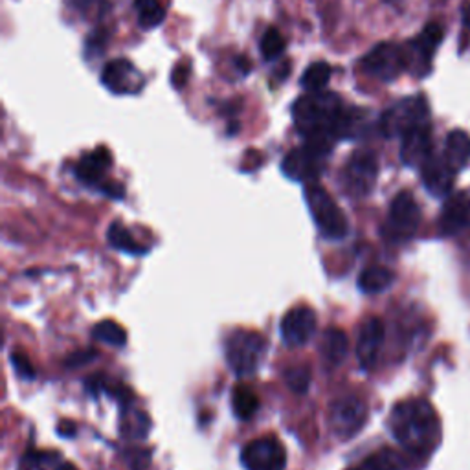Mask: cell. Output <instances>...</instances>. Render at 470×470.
Here are the masks:
<instances>
[{"mask_svg":"<svg viewBox=\"0 0 470 470\" xmlns=\"http://www.w3.org/2000/svg\"><path fill=\"white\" fill-rule=\"evenodd\" d=\"M56 470H79L76 465H72V463H61Z\"/></svg>","mask_w":470,"mask_h":470,"instance_id":"cell-40","label":"cell"},{"mask_svg":"<svg viewBox=\"0 0 470 470\" xmlns=\"http://www.w3.org/2000/svg\"><path fill=\"white\" fill-rule=\"evenodd\" d=\"M97 352L94 349H83V351H76L66 359V366L70 368H79L85 366L88 363H92V359H96Z\"/></svg>","mask_w":470,"mask_h":470,"instance_id":"cell-35","label":"cell"},{"mask_svg":"<svg viewBox=\"0 0 470 470\" xmlns=\"http://www.w3.org/2000/svg\"><path fill=\"white\" fill-rule=\"evenodd\" d=\"M12 366L21 379H36V370H34L32 363L28 361V357H25L23 352H14Z\"/></svg>","mask_w":470,"mask_h":470,"instance_id":"cell-34","label":"cell"},{"mask_svg":"<svg viewBox=\"0 0 470 470\" xmlns=\"http://www.w3.org/2000/svg\"><path fill=\"white\" fill-rule=\"evenodd\" d=\"M124 432L133 437H146L149 430V417L142 412H133L131 417L124 415Z\"/></svg>","mask_w":470,"mask_h":470,"instance_id":"cell-32","label":"cell"},{"mask_svg":"<svg viewBox=\"0 0 470 470\" xmlns=\"http://www.w3.org/2000/svg\"><path fill=\"white\" fill-rule=\"evenodd\" d=\"M241 463L247 470H285L287 452L276 437H258L243 446Z\"/></svg>","mask_w":470,"mask_h":470,"instance_id":"cell-11","label":"cell"},{"mask_svg":"<svg viewBox=\"0 0 470 470\" xmlns=\"http://www.w3.org/2000/svg\"><path fill=\"white\" fill-rule=\"evenodd\" d=\"M404 465L406 461L399 452L384 448V450L373 452L357 466H352L349 470H404Z\"/></svg>","mask_w":470,"mask_h":470,"instance_id":"cell-23","label":"cell"},{"mask_svg":"<svg viewBox=\"0 0 470 470\" xmlns=\"http://www.w3.org/2000/svg\"><path fill=\"white\" fill-rule=\"evenodd\" d=\"M384 343V323L379 318H370L363 323L359 342H357V359L364 372H372L377 366L381 349Z\"/></svg>","mask_w":470,"mask_h":470,"instance_id":"cell-15","label":"cell"},{"mask_svg":"<svg viewBox=\"0 0 470 470\" xmlns=\"http://www.w3.org/2000/svg\"><path fill=\"white\" fill-rule=\"evenodd\" d=\"M444 158L448 160V164L459 171L463 169L468 160H470V137L461 131L455 129L452 133H448L446 142H444Z\"/></svg>","mask_w":470,"mask_h":470,"instance_id":"cell-22","label":"cell"},{"mask_svg":"<svg viewBox=\"0 0 470 470\" xmlns=\"http://www.w3.org/2000/svg\"><path fill=\"white\" fill-rule=\"evenodd\" d=\"M107 238H108V243H110L116 250L131 254V256H142V254H146V249L137 243V240L133 238V235H131L122 224L114 222V224L108 228Z\"/></svg>","mask_w":470,"mask_h":470,"instance_id":"cell-26","label":"cell"},{"mask_svg":"<svg viewBox=\"0 0 470 470\" xmlns=\"http://www.w3.org/2000/svg\"><path fill=\"white\" fill-rule=\"evenodd\" d=\"M285 383L291 392L305 393L311 386V370L307 366H294L285 372Z\"/></svg>","mask_w":470,"mask_h":470,"instance_id":"cell-31","label":"cell"},{"mask_svg":"<svg viewBox=\"0 0 470 470\" xmlns=\"http://www.w3.org/2000/svg\"><path fill=\"white\" fill-rule=\"evenodd\" d=\"M135 10L138 14V23L144 30H153L160 26L166 19L164 8L158 0H135Z\"/></svg>","mask_w":470,"mask_h":470,"instance_id":"cell-28","label":"cell"},{"mask_svg":"<svg viewBox=\"0 0 470 470\" xmlns=\"http://www.w3.org/2000/svg\"><path fill=\"white\" fill-rule=\"evenodd\" d=\"M325 158H327V153L305 144L303 148L292 149L283 158L281 171L291 180L312 184L325 171Z\"/></svg>","mask_w":470,"mask_h":470,"instance_id":"cell-10","label":"cell"},{"mask_svg":"<svg viewBox=\"0 0 470 470\" xmlns=\"http://www.w3.org/2000/svg\"><path fill=\"white\" fill-rule=\"evenodd\" d=\"M388 424L395 441L417 455L432 452L441 434L437 414L424 399L399 403L392 410Z\"/></svg>","mask_w":470,"mask_h":470,"instance_id":"cell-1","label":"cell"},{"mask_svg":"<svg viewBox=\"0 0 470 470\" xmlns=\"http://www.w3.org/2000/svg\"><path fill=\"white\" fill-rule=\"evenodd\" d=\"M57 432L63 437H72V435H76V424L72 421H61L57 426Z\"/></svg>","mask_w":470,"mask_h":470,"instance_id":"cell-38","label":"cell"},{"mask_svg":"<svg viewBox=\"0 0 470 470\" xmlns=\"http://www.w3.org/2000/svg\"><path fill=\"white\" fill-rule=\"evenodd\" d=\"M285 46H287L285 37H283L278 30L271 28V30H267L265 36L261 37L260 52H261V56H263L265 61H274V59H278V57L285 52Z\"/></svg>","mask_w":470,"mask_h":470,"instance_id":"cell-30","label":"cell"},{"mask_svg":"<svg viewBox=\"0 0 470 470\" xmlns=\"http://www.w3.org/2000/svg\"><path fill=\"white\" fill-rule=\"evenodd\" d=\"M107 43H108L107 30L99 28L94 34H90L87 37V41H85V54H87V57L94 59L97 56H101L105 52V48H107Z\"/></svg>","mask_w":470,"mask_h":470,"instance_id":"cell-33","label":"cell"},{"mask_svg":"<svg viewBox=\"0 0 470 470\" xmlns=\"http://www.w3.org/2000/svg\"><path fill=\"white\" fill-rule=\"evenodd\" d=\"M340 110V96L334 92H309L307 96L298 97L292 107V116L294 126L305 138V144L329 155L334 142L332 124Z\"/></svg>","mask_w":470,"mask_h":470,"instance_id":"cell-2","label":"cell"},{"mask_svg":"<svg viewBox=\"0 0 470 470\" xmlns=\"http://www.w3.org/2000/svg\"><path fill=\"white\" fill-rule=\"evenodd\" d=\"M305 202L322 235H325L327 240L345 238L349 231V222L325 188L318 186L316 182L307 184Z\"/></svg>","mask_w":470,"mask_h":470,"instance_id":"cell-4","label":"cell"},{"mask_svg":"<svg viewBox=\"0 0 470 470\" xmlns=\"http://www.w3.org/2000/svg\"><path fill=\"white\" fill-rule=\"evenodd\" d=\"M421 224V209L412 193L401 191L395 195L390 206V215L384 233L392 241L412 240Z\"/></svg>","mask_w":470,"mask_h":470,"instance_id":"cell-8","label":"cell"},{"mask_svg":"<svg viewBox=\"0 0 470 470\" xmlns=\"http://www.w3.org/2000/svg\"><path fill=\"white\" fill-rule=\"evenodd\" d=\"M368 421V406L357 395H343L329 408V428L338 439L355 437Z\"/></svg>","mask_w":470,"mask_h":470,"instance_id":"cell-6","label":"cell"},{"mask_svg":"<svg viewBox=\"0 0 470 470\" xmlns=\"http://www.w3.org/2000/svg\"><path fill=\"white\" fill-rule=\"evenodd\" d=\"M430 108L424 99V96H412L404 97L393 107H390L383 116H381V133L386 138L393 137H403L410 129L428 124L430 122Z\"/></svg>","mask_w":470,"mask_h":470,"instance_id":"cell-5","label":"cell"},{"mask_svg":"<svg viewBox=\"0 0 470 470\" xmlns=\"http://www.w3.org/2000/svg\"><path fill=\"white\" fill-rule=\"evenodd\" d=\"M368 110L364 108H343L338 112L332 124L334 140H352L359 138L366 131Z\"/></svg>","mask_w":470,"mask_h":470,"instance_id":"cell-20","label":"cell"},{"mask_svg":"<svg viewBox=\"0 0 470 470\" xmlns=\"http://www.w3.org/2000/svg\"><path fill=\"white\" fill-rule=\"evenodd\" d=\"M110 166H112L110 151L107 148H97L79 160V164L76 166V175L83 184L96 186V184H101Z\"/></svg>","mask_w":470,"mask_h":470,"instance_id":"cell-19","label":"cell"},{"mask_svg":"<svg viewBox=\"0 0 470 470\" xmlns=\"http://www.w3.org/2000/svg\"><path fill=\"white\" fill-rule=\"evenodd\" d=\"M363 66L381 81H393L406 70L404 50L393 43H381L366 54Z\"/></svg>","mask_w":470,"mask_h":470,"instance_id":"cell-12","label":"cell"},{"mask_svg":"<svg viewBox=\"0 0 470 470\" xmlns=\"http://www.w3.org/2000/svg\"><path fill=\"white\" fill-rule=\"evenodd\" d=\"M94 338L99 340V342H105V343H110V345H116V347H124L128 343V332L126 329L116 323L114 320H103L99 322L94 331H92Z\"/></svg>","mask_w":470,"mask_h":470,"instance_id":"cell-29","label":"cell"},{"mask_svg":"<svg viewBox=\"0 0 470 470\" xmlns=\"http://www.w3.org/2000/svg\"><path fill=\"white\" fill-rule=\"evenodd\" d=\"M331 66L325 61H316L309 65L300 79V85L309 92H322L331 81Z\"/></svg>","mask_w":470,"mask_h":470,"instance_id":"cell-27","label":"cell"},{"mask_svg":"<svg viewBox=\"0 0 470 470\" xmlns=\"http://www.w3.org/2000/svg\"><path fill=\"white\" fill-rule=\"evenodd\" d=\"M231 406H233V414L238 415L241 421H249L260 410V397L249 386L240 384V386L233 388Z\"/></svg>","mask_w":470,"mask_h":470,"instance_id":"cell-25","label":"cell"},{"mask_svg":"<svg viewBox=\"0 0 470 470\" xmlns=\"http://www.w3.org/2000/svg\"><path fill=\"white\" fill-rule=\"evenodd\" d=\"M455 173L457 171L448 164V160L439 155H432L421 166L423 184L435 197H446L452 191Z\"/></svg>","mask_w":470,"mask_h":470,"instance_id":"cell-17","label":"cell"},{"mask_svg":"<svg viewBox=\"0 0 470 470\" xmlns=\"http://www.w3.org/2000/svg\"><path fill=\"white\" fill-rule=\"evenodd\" d=\"M188 77H189V66L186 63H180L173 68V74H171V85L177 88V90H182L188 83Z\"/></svg>","mask_w":470,"mask_h":470,"instance_id":"cell-36","label":"cell"},{"mask_svg":"<svg viewBox=\"0 0 470 470\" xmlns=\"http://www.w3.org/2000/svg\"><path fill=\"white\" fill-rule=\"evenodd\" d=\"M347 351H349V338L342 329H327L322 343H320V352H322V359L329 368H336L340 366L345 357H347Z\"/></svg>","mask_w":470,"mask_h":470,"instance_id":"cell-21","label":"cell"},{"mask_svg":"<svg viewBox=\"0 0 470 470\" xmlns=\"http://www.w3.org/2000/svg\"><path fill=\"white\" fill-rule=\"evenodd\" d=\"M379 177V160L373 151L359 149L352 153L343 169V186L352 197H366L373 191Z\"/></svg>","mask_w":470,"mask_h":470,"instance_id":"cell-7","label":"cell"},{"mask_svg":"<svg viewBox=\"0 0 470 470\" xmlns=\"http://www.w3.org/2000/svg\"><path fill=\"white\" fill-rule=\"evenodd\" d=\"M463 23L466 28H470V6L463 10Z\"/></svg>","mask_w":470,"mask_h":470,"instance_id":"cell-39","label":"cell"},{"mask_svg":"<svg viewBox=\"0 0 470 470\" xmlns=\"http://www.w3.org/2000/svg\"><path fill=\"white\" fill-rule=\"evenodd\" d=\"M395 281V274L386 267H368L359 278V287L366 294H379Z\"/></svg>","mask_w":470,"mask_h":470,"instance_id":"cell-24","label":"cell"},{"mask_svg":"<svg viewBox=\"0 0 470 470\" xmlns=\"http://www.w3.org/2000/svg\"><path fill=\"white\" fill-rule=\"evenodd\" d=\"M101 189H103L107 195H110L112 199H122V197H124V193H126L124 186H122V184H118V182L103 184V186H101Z\"/></svg>","mask_w":470,"mask_h":470,"instance_id":"cell-37","label":"cell"},{"mask_svg":"<svg viewBox=\"0 0 470 470\" xmlns=\"http://www.w3.org/2000/svg\"><path fill=\"white\" fill-rule=\"evenodd\" d=\"M267 342L260 332L235 331L226 340V363L238 377L254 375L265 355Z\"/></svg>","mask_w":470,"mask_h":470,"instance_id":"cell-3","label":"cell"},{"mask_svg":"<svg viewBox=\"0 0 470 470\" xmlns=\"http://www.w3.org/2000/svg\"><path fill=\"white\" fill-rule=\"evenodd\" d=\"M401 160L410 168H421L434 153H432V126L423 124L410 129L401 137Z\"/></svg>","mask_w":470,"mask_h":470,"instance_id":"cell-16","label":"cell"},{"mask_svg":"<svg viewBox=\"0 0 470 470\" xmlns=\"http://www.w3.org/2000/svg\"><path fill=\"white\" fill-rule=\"evenodd\" d=\"M101 83L114 94L140 92L146 79L128 59L108 61L101 70Z\"/></svg>","mask_w":470,"mask_h":470,"instance_id":"cell-13","label":"cell"},{"mask_svg":"<svg viewBox=\"0 0 470 470\" xmlns=\"http://www.w3.org/2000/svg\"><path fill=\"white\" fill-rule=\"evenodd\" d=\"M443 41V26L437 23H430L424 30L410 41L404 50L406 70H410L417 77H424L432 70V57Z\"/></svg>","mask_w":470,"mask_h":470,"instance_id":"cell-9","label":"cell"},{"mask_svg":"<svg viewBox=\"0 0 470 470\" xmlns=\"http://www.w3.org/2000/svg\"><path fill=\"white\" fill-rule=\"evenodd\" d=\"M316 323V312L307 305H298L283 316L280 325L281 338L292 347L305 345L314 336Z\"/></svg>","mask_w":470,"mask_h":470,"instance_id":"cell-14","label":"cell"},{"mask_svg":"<svg viewBox=\"0 0 470 470\" xmlns=\"http://www.w3.org/2000/svg\"><path fill=\"white\" fill-rule=\"evenodd\" d=\"M470 224V197L466 193H455L448 197L443 206L439 228L444 235H454Z\"/></svg>","mask_w":470,"mask_h":470,"instance_id":"cell-18","label":"cell"}]
</instances>
